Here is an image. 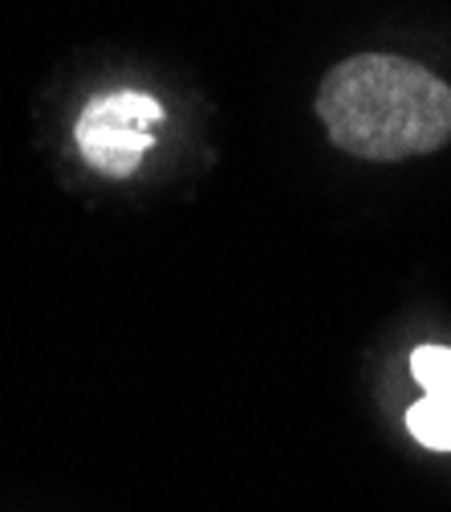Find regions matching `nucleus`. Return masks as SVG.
Here are the masks:
<instances>
[{
    "mask_svg": "<svg viewBox=\"0 0 451 512\" xmlns=\"http://www.w3.org/2000/svg\"><path fill=\"white\" fill-rule=\"evenodd\" d=\"M317 118L338 151L366 163H403L451 139V86L395 53H358L317 90Z\"/></svg>",
    "mask_w": 451,
    "mask_h": 512,
    "instance_id": "1",
    "label": "nucleus"
},
{
    "mask_svg": "<svg viewBox=\"0 0 451 512\" xmlns=\"http://www.w3.org/2000/svg\"><path fill=\"white\" fill-rule=\"evenodd\" d=\"M159 122H163V102H155L151 94L118 90V94L94 98L78 114L74 143H78L86 167H94L98 175H110V179H126L139 171L143 155L151 151Z\"/></svg>",
    "mask_w": 451,
    "mask_h": 512,
    "instance_id": "2",
    "label": "nucleus"
},
{
    "mask_svg": "<svg viewBox=\"0 0 451 512\" xmlns=\"http://www.w3.org/2000/svg\"><path fill=\"white\" fill-rule=\"evenodd\" d=\"M411 374L427 399L407 411L411 435L431 452H451V350L447 346H419L411 354Z\"/></svg>",
    "mask_w": 451,
    "mask_h": 512,
    "instance_id": "3",
    "label": "nucleus"
}]
</instances>
